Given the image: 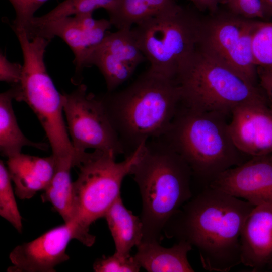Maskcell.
<instances>
[{
    "label": "cell",
    "mask_w": 272,
    "mask_h": 272,
    "mask_svg": "<svg viewBox=\"0 0 272 272\" xmlns=\"http://www.w3.org/2000/svg\"><path fill=\"white\" fill-rule=\"evenodd\" d=\"M253 207L208 186L173 216L164 232L195 247L206 270L228 272L241 263V232Z\"/></svg>",
    "instance_id": "cell-1"
},
{
    "label": "cell",
    "mask_w": 272,
    "mask_h": 272,
    "mask_svg": "<svg viewBox=\"0 0 272 272\" xmlns=\"http://www.w3.org/2000/svg\"><path fill=\"white\" fill-rule=\"evenodd\" d=\"M126 152H132L169 129L181 102L176 81L149 69L126 88L101 98Z\"/></svg>",
    "instance_id": "cell-2"
},
{
    "label": "cell",
    "mask_w": 272,
    "mask_h": 272,
    "mask_svg": "<svg viewBox=\"0 0 272 272\" xmlns=\"http://www.w3.org/2000/svg\"><path fill=\"white\" fill-rule=\"evenodd\" d=\"M159 139L147 142L130 173L142 197L143 242L160 243L167 222L192 196L190 168Z\"/></svg>",
    "instance_id": "cell-3"
},
{
    "label": "cell",
    "mask_w": 272,
    "mask_h": 272,
    "mask_svg": "<svg viewBox=\"0 0 272 272\" xmlns=\"http://www.w3.org/2000/svg\"><path fill=\"white\" fill-rule=\"evenodd\" d=\"M226 116L184 106L178 109L169 129L159 138L182 158L192 174L210 183L222 172L251 158L235 145Z\"/></svg>",
    "instance_id": "cell-4"
},
{
    "label": "cell",
    "mask_w": 272,
    "mask_h": 272,
    "mask_svg": "<svg viewBox=\"0 0 272 272\" xmlns=\"http://www.w3.org/2000/svg\"><path fill=\"white\" fill-rule=\"evenodd\" d=\"M146 143L126 155L121 162L106 152L94 150L84 153L74 165L79 169L77 179L72 183V222L76 240L92 246L96 237L89 232L90 226L104 218L106 212L120 195L122 182L130 174Z\"/></svg>",
    "instance_id": "cell-5"
},
{
    "label": "cell",
    "mask_w": 272,
    "mask_h": 272,
    "mask_svg": "<svg viewBox=\"0 0 272 272\" xmlns=\"http://www.w3.org/2000/svg\"><path fill=\"white\" fill-rule=\"evenodd\" d=\"M17 37L20 44L23 64L20 83L14 85L15 100L25 102L37 116L56 160H74L77 154L63 116L62 94L57 90L44 61L46 49L51 40L40 36L30 39L24 32Z\"/></svg>",
    "instance_id": "cell-6"
},
{
    "label": "cell",
    "mask_w": 272,
    "mask_h": 272,
    "mask_svg": "<svg viewBox=\"0 0 272 272\" xmlns=\"http://www.w3.org/2000/svg\"><path fill=\"white\" fill-rule=\"evenodd\" d=\"M176 81L184 106L227 115L243 103L267 101L258 85H252L197 47L182 66Z\"/></svg>",
    "instance_id": "cell-7"
},
{
    "label": "cell",
    "mask_w": 272,
    "mask_h": 272,
    "mask_svg": "<svg viewBox=\"0 0 272 272\" xmlns=\"http://www.w3.org/2000/svg\"><path fill=\"white\" fill-rule=\"evenodd\" d=\"M202 18L178 4L134 26L133 35L152 71L176 81L197 47Z\"/></svg>",
    "instance_id": "cell-8"
},
{
    "label": "cell",
    "mask_w": 272,
    "mask_h": 272,
    "mask_svg": "<svg viewBox=\"0 0 272 272\" xmlns=\"http://www.w3.org/2000/svg\"><path fill=\"white\" fill-rule=\"evenodd\" d=\"M211 14L202 18L197 48L249 83L257 85L252 38L258 20L246 18L229 11Z\"/></svg>",
    "instance_id": "cell-9"
},
{
    "label": "cell",
    "mask_w": 272,
    "mask_h": 272,
    "mask_svg": "<svg viewBox=\"0 0 272 272\" xmlns=\"http://www.w3.org/2000/svg\"><path fill=\"white\" fill-rule=\"evenodd\" d=\"M62 99L68 133L78 156L88 149L116 157L125 153L101 98L88 93L81 83L71 93H63Z\"/></svg>",
    "instance_id": "cell-10"
},
{
    "label": "cell",
    "mask_w": 272,
    "mask_h": 272,
    "mask_svg": "<svg viewBox=\"0 0 272 272\" xmlns=\"http://www.w3.org/2000/svg\"><path fill=\"white\" fill-rule=\"evenodd\" d=\"M111 26L109 20L101 19L96 27L86 28L78 15L45 21L34 18L26 34L29 39L36 36L51 40L58 37L65 42L74 55L75 71L72 82L78 86L81 83L88 52L102 42Z\"/></svg>",
    "instance_id": "cell-11"
},
{
    "label": "cell",
    "mask_w": 272,
    "mask_h": 272,
    "mask_svg": "<svg viewBox=\"0 0 272 272\" xmlns=\"http://www.w3.org/2000/svg\"><path fill=\"white\" fill-rule=\"evenodd\" d=\"M76 238L72 222L53 228L33 240L16 246L9 254L13 266L7 271H55L57 265L70 259L66 248L70 241Z\"/></svg>",
    "instance_id": "cell-12"
},
{
    "label": "cell",
    "mask_w": 272,
    "mask_h": 272,
    "mask_svg": "<svg viewBox=\"0 0 272 272\" xmlns=\"http://www.w3.org/2000/svg\"><path fill=\"white\" fill-rule=\"evenodd\" d=\"M208 186L254 206L272 199V154L252 157L222 172Z\"/></svg>",
    "instance_id": "cell-13"
},
{
    "label": "cell",
    "mask_w": 272,
    "mask_h": 272,
    "mask_svg": "<svg viewBox=\"0 0 272 272\" xmlns=\"http://www.w3.org/2000/svg\"><path fill=\"white\" fill-rule=\"evenodd\" d=\"M231 114L229 132L240 151L251 157L272 154V110L267 101L243 103Z\"/></svg>",
    "instance_id": "cell-14"
},
{
    "label": "cell",
    "mask_w": 272,
    "mask_h": 272,
    "mask_svg": "<svg viewBox=\"0 0 272 272\" xmlns=\"http://www.w3.org/2000/svg\"><path fill=\"white\" fill-rule=\"evenodd\" d=\"M241 263L259 271L272 262V199L254 206L241 235Z\"/></svg>",
    "instance_id": "cell-15"
},
{
    "label": "cell",
    "mask_w": 272,
    "mask_h": 272,
    "mask_svg": "<svg viewBox=\"0 0 272 272\" xmlns=\"http://www.w3.org/2000/svg\"><path fill=\"white\" fill-rule=\"evenodd\" d=\"M7 165L15 194L21 199H28L47 188L55 173L56 162L52 154L40 157L21 153L8 158Z\"/></svg>",
    "instance_id": "cell-16"
},
{
    "label": "cell",
    "mask_w": 272,
    "mask_h": 272,
    "mask_svg": "<svg viewBox=\"0 0 272 272\" xmlns=\"http://www.w3.org/2000/svg\"><path fill=\"white\" fill-rule=\"evenodd\" d=\"M133 256L141 267L150 272H192L187 254L192 248L188 242L180 240L170 248L156 242H142Z\"/></svg>",
    "instance_id": "cell-17"
},
{
    "label": "cell",
    "mask_w": 272,
    "mask_h": 272,
    "mask_svg": "<svg viewBox=\"0 0 272 272\" xmlns=\"http://www.w3.org/2000/svg\"><path fill=\"white\" fill-rule=\"evenodd\" d=\"M104 218L114 240L115 253L123 257L130 256L131 249L138 246L143 240L141 218L125 207L121 195L109 208Z\"/></svg>",
    "instance_id": "cell-18"
},
{
    "label": "cell",
    "mask_w": 272,
    "mask_h": 272,
    "mask_svg": "<svg viewBox=\"0 0 272 272\" xmlns=\"http://www.w3.org/2000/svg\"><path fill=\"white\" fill-rule=\"evenodd\" d=\"M14 86L0 94V151L2 156L9 158L21 153L24 146L47 150L48 144L34 142L28 139L21 131L12 106L15 99Z\"/></svg>",
    "instance_id": "cell-19"
},
{
    "label": "cell",
    "mask_w": 272,
    "mask_h": 272,
    "mask_svg": "<svg viewBox=\"0 0 272 272\" xmlns=\"http://www.w3.org/2000/svg\"><path fill=\"white\" fill-rule=\"evenodd\" d=\"M176 4V0H115L104 9L117 30L130 29Z\"/></svg>",
    "instance_id": "cell-20"
},
{
    "label": "cell",
    "mask_w": 272,
    "mask_h": 272,
    "mask_svg": "<svg viewBox=\"0 0 272 272\" xmlns=\"http://www.w3.org/2000/svg\"><path fill=\"white\" fill-rule=\"evenodd\" d=\"M73 168L71 161L56 162V168L53 178L41 195L43 202L51 203L60 215L64 223L72 221V190L71 170Z\"/></svg>",
    "instance_id": "cell-21"
},
{
    "label": "cell",
    "mask_w": 272,
    "mask_h": 272,
    "mask_svg": "<svg viewBox=\"0 0 272 272\" xmlns=\"http://www.w3.org/2000/svg\"><path fill=\"white\" fill-rule=\"evenodd\" d=\"M92 65L97 67L103 75L107 92H113L127 81L135 71L99 44L89 50L85 60V67Z\"/></svg>",
    "instance_id": "cell-22"
},
{
    "label": "cell",
    "mask_w": 272,
    "mask_h": 272,
    "mask_svg": "<svg viewBox=\"0 0 272 272\" xmlns=\"http://www.w3.org/2000/svg\"><path fill=\"white\" fill-rule=\"evenodd\" d=\"M99 45L135 70L147 60L137 43L131 29L107 32Z\"/></svg>",
    "instance_id": "cell-23"
},
{
    "label": "cell",
    "mask_w": 272,
    "mask_h": 272,
    "mask_svg": "<svg viewBox=\"0 0 272 272\" xmlns=\"http://www.w3.org/2000/svg\"><path fill=\"white\" fill-rule=\"evenodd\" d=\"M7 167L0 161V215L19 232L23 229L22 217L15 197V191Z\"/></svg>",
    "instance_id": "cell-24"
},
{
    "label": "cell",
    "mask_w": 272,
    "mask_h": 272,
    "mask_svg": "<svg viewBox=\"0 0 272 272\" xmlns=\"http://www.w3.org/2000/svg\"><path fill=\"white\" fill-rule=\"evenodd\" d=\"M252 51L257 68L272 70V22L257 20L252 35Z\"/></svg>",
    "instance_id": "cell-25"
},
{
    "label": "cell",
    "mask_w": 272,
    "mask_h": 272,
    "mask_svg": "<svg viewBox=\"0 0 272 272\" xmlns=\"http://www.w3.org/2000/svg\"><path fill=\"white\" fill-rule=\"evenodd\" d=\"M141 268L133 256L123 257L116 253L97 259L93 264L96 272H137Z\"/></svg>",
    "instance_id": "cell-26"
},
{
    "label": "cell",
    "mask_w": 272,
    "mask_h": 272,
    "mask_svg": "<svg viewBox=\"0 0 272 272\" xmlns=\"http://www.w3.org/2000/svg\"><path fill=\"white\" fill-rule=\"evenodd\" d=\"M48 0H9L16 13L11 28H23L27 33L34 14Z\"/></svg>",
    "instance_id": "cell-27"
},
{
    "label": "cell",
    "mask_w": 272,
    "mask_h": 272,
    "mask_svg": "<svg viewBox=\"0 0 272 272\" xmlns=\"http://www.w3.org/2000/svg\"><path fill=\"white\" fill-rule=\"evenodd\" d=\"M229 11L241 17L256 19H265L261 0H227Z\"/></svg>",
    "instance_id": "cell-28"
},
{
    "label": "cell",
    "mask_w": 272,
    "mask_h": 272,
    "mask_svg": "<svg viewBox=\"0 0 272 272\" xmlns=\"http://www.w3.org/2000/svg\"><path fill=\"white\" fill-rule=\"evenodd\" d=\"M22 65L10 62L3 52L0 54V80L12 86L18 84L21 80Z\"/></svg>",
    "instance_id": "cell-29"
},
{
    "label": "cell",
    "mask_w": 272,
    "mask_h": 272,
    "mask_svg": "<svg viewBox=\"0 0 272 272\" xmlns=\"http://www.w3.org/2000/svg\"><path fill=\"white\" fill-rule=\"evenodd\" d=\"M259 87L264 93L268 104L272 110V70L257 67Z\"/></svg>",
    "instance_id": "cell-30"
},
{
    "label": "cell",
    "mask_w": 272,
    "mask_h": 272,
    "mask_svg": "<svg viewBox=\"0 0 272 272\" xmlns=\"http://www.w3.org/2000/svg\"><path fill=\"white\" fill-rule=\"evenodd\" d=\"M196 8L201 11L214 13L218 11L220 5L225 4L227 0H189Z\"/></svg>",
    "instance_id": "cell-31"
},
{
    "label": "cell",
    "mask_w": 272,
    "mask_h": 272,
    "mask_svg": "<svg viewBox=\"0 0 272 272\" xmlns=\"http://www.w3.org/2000/svg\"><path fill=\"white\" fill-rule=\"evenodd\" d=\"M265 18L272 17V0H261Z\"/></svg>",
    "instance_id": "cell-32"
},
{
    "label": "cell",
    "mask_w": 272,
    "mask_h": 272,
    "mask_svg": "<svg viewBox=\"0 0 272 272\" xmlns=\"http://www.w3.org/2000/svg\"><path fill=\"white\" fill-rule=\"evenodd\" d=\"M97 4L99 8H102L105 9L107 6L110 5L115 0H94Z\"/></svg>",
    "instance_id": "cell-33"
},
{
    "label": "cell",
    "mask_w": 272,
    "mask_h": 272,
    "mask_svg": "<svg viewBox=\"0 0 272 272\" xmlns=\"http://www.w3.org/2000/svg\"><path fill=\"white\" fill-rule=\"evenodd\" d=\"M268 268H272V262L270 263V264L269 265V266L268 267Z\"/></svg>",
    "instance_id": "cell-34"
}]
</instances>
